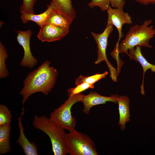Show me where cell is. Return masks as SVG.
I'll list each match as a JSON object with an SVG mask.
<instances>
[{"mask_svg": "<svg viewBox=\"0 0 155 155\" xmlns=\"http://www.w3.org/2000/svg\"><path fill=\"white\" fill-rule=\"evenodd\" d=\"M51 64L50 61H46L27 75L20 93L22 97L23 105L32 94L41 92L47 95L54 87L58 73Z\"/></svg>", "mask_w": 155, "mask_h": 155, "instance_id": "cell-1", "label": "cell"}, {"mask_svg": "<svg viewBox=\"0 0 155 155\" xmlns=\"http://www.w3.org/2000/svg\"><path fill=\"white\" fill-rule=\"evenodd\" d=\"M152 19L146 20L141 25L136 24L130 27L125 37L119 44V53H124L127 55L128 50L136 46H144L152 48L150 40L155 35V28L152 25Z\"/></svg>", "mask_w": 155, "mask_h": 155, "instance_id": "cell-2", "label": "cell"}, {"mask_svg": "<svg viewBox=\"0 0 155 155\" xmlns=\"http://www.w3.org/2000/svg\"><path fill=\"white\" fill-rule=\"evenodd\" d=\"M32 125L36 129L46 134L50 139L54 155H66L68 152L66 145V133L63 128L45 116L35 115Z\"/></svg>", "mask_w": 155, "mask_h": 155, "instance_id": "cell-3", "label": "cell"}, {"mask_svg": "<svg viewBox=\"0 0 155 155\" xmlns=\"http://www.w3.org/2000/svg\"><path fill=\"white\" fill-rule=\"evenodd\" d=\"M66 145L70 155H97L93 141L87 135L76 130L66 133Z\"/></svg>", "mask_w": 155, "mask_h": 155, "instance_id": "cell-4", "label": "cell"}, {"mask_svg": "<svg viewBox=\"0 0 155 155\" xmlns=\"http://www.w3.org/2000/svg\"><path fill=\"white\" fill-rule=\"evenodd\" d=\"M84 95L80 94L73 96H68V99L63 104L51 113L50 118L69 132L74 131L76 120L72 115L71 109L75 104L81 102Z\"/></svg>", "mask_w": 155, "mask_h": 155, "instance_id": "cell-5", "label": "cell"}, {"mask_svg": "<svg viewBox=\"0 0 155 155\" xmlns=\"http://www.w3.org/2000/svg\"><path fill=\"white\" fill-rule=\"evenodd\" d=\"M113 28L112 25L107 23L105 29L102 33L97 34L92 32L91 34L97 45V56L95 64H99L102 61H105L109 70L111 79L114 81L117 82V77L118 75L117 70L108 60L106 55L108 38L113 31Z\"/></svg>", "mask_w": 155, "mask_h": 155, "instance_id": "cell-6", "label": "cell"}, {"mask_svg": "<svg viewBox=\"0 0 155 155\" xmlns=\"http://www.w3.org/2000/svg\"><path fill=\"white\" fill-rule=\"evenodd\" d=\"M16 39L19 44L22 47L24 54L20 63V65L23 67L32 68L37 64L38 61L33 55L30 47V39L32 34L30 29L25 31H16Z\"/></svg>", "mask_w": 155, "mask_h": 155, "instance_id": "cell-7", "label": "cell"}, {"mask_svg": "<svg viewBox=\"0 0 155 155\" xmlns=\"http://www.w3.org/2000/svg\"><path fill=\"white\" fill-rule=\"evenodd\" d=\"M108 13L107 23L114 26L119 34V38L117 42L119 44L121 39L124 36L122 32V27L124 24H130L132 23L131 17L123 9L112 8L110 6L107 10Z\"/></svg>", "mask_w": 155, "mask_h": 155, "instance_id": "cell-8", "label": "cell"}, {"mask_svg": "<svg viewBox=\"0 0 155 155\" xmlns=\"http://www.w3.org/2000/svg\"><path fill=\"white\" fill-rule=\"evenodd\" d=\"M69 31L51 24L45 23L40 27L37 36L42 42H51L60 40L67 35Z\"/></svg>", "mask_w": 155, "mask_h": 155, "instance_id": "cell-9", "label": "cell"}, {"mask_svg": "<svg viewBox=\"0 0 155 155\" xmlns=\"http://www.w3.org/2000/svg\"><path fill=\"white\" fill-rule=\"evenodd\" d=\"M119 97L117 94H112L110 96H106L101 95L96 92H91L86 95H84L81 102L84 105L83 112L88 115L93 107L105 104L108 102L116 103L117 102Z\"/></svg>", "mask_w": 155, "mask_h": 155, "instance_id": "cell-10", "label": "cell"}, {"mask_svg": "<svg viewBox=\"0 0 155 155\" xmlns=\"http://www.w3.org/2000/svg\"><path fill=\"white\" fill-rule=\"evenodd\" d=\"M24 113V108L22 107L20 115L18 117L20 135L16 142L20 146L25 155H38L37 146L34 142H30L24 133V128L22 120Z\"/></svg>", "mask_w": 155, "mask_h": 155, "instance_id": "cell-11", "label": "cell"}, {"mask_svg": "<svg viewBox=\"0 0 155 155\" xmlns=\"http://www.w3.org/2000/svg\"><path fill=\"white\" fill-rule=\"evenodd\" d=\"M127 55L130 59L139 62L143 69V77L142 83L140 86L141 92L143 95H145L144 88V79L145 72L150 69L152 72H155V65L149 63L142 55L141 47L136 46L135 48L129 49L128 51Z\"/></svg>", "mask_w": 155, "mask_h": 155, "instance_id": "cell-12", "label": "cell"}, {"mask_svg": "<svg viewBox=\"0 0 155 155\" xmlns=\"http://www.w3.org/2000/svg\"><path fill=\"white\" fill-rule=\"evenodd\" d=\"M55 7L54 2L51 0L50 4L47 5V9L43 12L38 14H21L20 18L22 22L24 24L29 21H32L36 23L40 27L45 23L50 13Z\"/></svg>", "mask_w": 155, "mask_h": 155, "instance_id": "cell-13", "label": "cell"}, {"mask_svg": "<svg viewBox=\"0 0 155 155\" xmlns=\"http://www.w3.org/2000/svg\"><path fill=\"white\" fill-rule=\"evenodd\" d=\"M117 102L119 115L118 124L121 129L124 130L126 123L130 121V101L127 96H119Z\"/></svg>", "mask_w": 155, "mask_h": 155, "instance_id": "cell-14", "label": "cell"}, {"mask_svg": "<svg viewBox=\"0 0 155 155\" xmlns=\"http://www.w3.org/2000/svg\"><path fill=\"white\" fill-rule=\"evenodd\" d=\"M72 21L66 14L55 7L50 13L45 23L51 24L69 30Z\"/></svg>", "mask_w": 155, "mask_h": 155, "instance_id": "cell-15", "label": "cell"}, {"mask_svg": "<svg viewBox=\"0 0 155 155\" xmlns=\"http://www.w3.org/2000/svg\"><path fill=\"white\" fill-rule=\"evenodd\" d=\"M11 125L0 127V154H6L11 151L10 133Z\"/></svg>", "mask_w": 155, "mask_h": 155, "instance_id": "cell-16", "label": "cell"}, {"mask_svg": "<svg viewBox=\"0 0 155 155\" xmlns=\"http://www.w3.org/2000/svg\"><path fill=\"white\" fill-rule=\"evenodd\" d=\"M55 3L56 8L63 13L73 21L75 16L71 0H51Z\"/></svg>", "mask_w": 155, "mask_h": 155, "instance_id": "cell-17", "label": "cell"}, {"mask_svg": "<svg viewBox=\"0 0 155 155\" xmlns=\"http://www.w3.org/2000/svg\"><path fill=\"white\" fill-rule=\"evenodd\" d=\"M108 72L106 71L102 73H96L91 76H86L80 75L75 80V84L77 85L82 83L94 84L100 80L106 78Z\"/></svg>", "mask_w": 155, "mask_h": 155, "instance_id": "cell-18", "label": "cell"}, {"mask_svg": "<svg viewBox=\"0 0 155 155\" xmlns=\"http://www.w3.org/2000/svg\"><path fill=\"white\" fill-rule=\"evenodd\" d=\"M8 57L7 51L1 42H0V78H4L9 74L5 64V61Z\"/></svg>", "mask_w": 155, "mask_h": 155, "instance_id": "cell-19", "label": "cell"}, {"mask_svg": "<svg viewBox=\"0 0 155 155\" xmlns=\"http://www.w3.org/2000/svg\"><path fill=\"white\" fill-rule=\"evenodd\" d=\"M11 120V112L5 105H0V127L10 125Z\"/></svg>", "mask_w": 155, "mask_h": 155, "instance_id": "cell-20", "label": "cell"}, {"mask_svg": "<svg viewBox=\"0 0 155 155\" xmlns=\"http://www.w3.org/2000/svg\"><path fill=\"white\" fill-rule=\"evenodd\" d=\"M94 84H90L86 83H82L76 85L73 88H71L67 90L69 96H73L79 94L85 90L89 88H94Z\"/></svg>", "mask_w": 155, "mask_h": 155, "instance_id": "cell-21", "label": "cell"}, {"mask_svg": "<svg viewBox=\"0 0 155 155\" xmlns=\"http://www.w3.org/2000/svg\"><path fill=\"white\" fill-rule=\"evenodd\" d=\"M37 0H23L19 11L21 14H34V6Z\"/></svg>", "mask_w": 155, "mask_h": 155, "instance_id": "cell-22", "label": "cell"}, {"mask_svg": "<svg viewBox=\"0 0 155 155\" xmlns=\"http://www.w3.org/2000/svg\"><path fill=\"white\" fill-rule=\"evenodd\" d=\"M88 6L90 8L98 7L103 11H107L110 6V0H91L88 3Z\"/></svg>", "mask_w": 155, "mask_h": 155, "instance_id": "cell-23", "label": "cell"}, {"mask_svg": "<svg viewBox=\"0 0 155 155\" xmlns=\"http://www.w3.org/2000/svg\"><path fill=\"white\" fill-rule=\"evenodd\" d=\"M110 5L114 8L123 9L126 2L125 0H110Z\"/></svg>", "mask_w": 155, "mask_h": 155, "instance_id": "cell-24", "label": "cell"}, {"mask_svg": "<svg viewBox=\"0 0 155 155\" xmlns=\"http://www.w3.org/2000/svg\"><path fill=\"white\" fill-rule=\"evenodd\" d=\"M139 3L144 5H147L150 4H155V0H134Z\"/></svg>", "mask_w": 155, "mask_h": 155, "instance_id": "cell-25", "label": "cell"}]
</instances>
